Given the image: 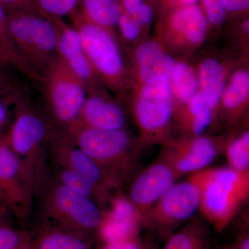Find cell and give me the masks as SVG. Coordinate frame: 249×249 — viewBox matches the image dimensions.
<instances>
[{
	"label": "cell",
	"instance_id": "30",
	"mask_svg": "<svg viewBox=\"0 0 249 249\" xmlns=\"http://www.w3.org/2000/svg\"><path fill=\"white\" fill-rule=\"evenodd\" d=\"M201 1L209 22L215 26L222 24L227 16L222 0H201Z\"/></svg>",
	"mask_w": 249,
	"mask_h": 249
},
{
	"label": "cell",
	"instance_id": "3",
	"mask_svg": "<svg viewBox=\"0 0 249 249\" xmlns=\"http://www.w3.org/2000/svg\"><path fill=\"white\" fill-rule=\"evenodd\" d=\"M66 134L107 175L118 190L133 174L141 152L125 128H91L76 124Z\"/></svg>",
	"mask_w": 249,
	"mask_h": 249
},
{
	"label": "cell",
	"instance_id": "5",
	"mask_svg": "<svg viewBox=\"0 0 249 249\" xmlns=\"http://www.w3.org/2000/svg\"><path fill=\"white\" fill-rule=\"evenodd\" d=\"M47 113L55 128L67 132L78 122L88 88L61 59H56L41 78Z\"/></svg>",
	"mask_w": 249,
	"mask_h": 249
},
{
	"label": "cell",
	"instance_id": "15",
	"mask_svg": "<svg viewBox=\"0 0 249 249\" xmlns=\"http://www.w3.org/2000/svg\"><path fill=\"white\" fill-rule=\"evenodd\" d=\"M98 88L88 90L86 100L76 124L96 129L125 128L127 117L124 109Z\"/></svg>",
	"mask_w": 249,
	"mask_h": 249
},
{
	"label": "cell",
	"instance_id": "25",
	"mask_svg": "<svg viewBox=\"0 0 249 249\" xmlns=\"http://www.w3.org/2000/svg\"><path fill=\"white\" fill-rule=\"evenodd\" d=\"M229 168L236 171L249 172V132L248 129L230 137L224 150Z\"/></svg>",
	"mask_w": 249,
	"mask_h": 249
},
{
	"label": "cell",
	"instance_id": "33",
	"mask_svg": "<svg viewBox=\"0 0 249 249\" xmlns=\"http://www.w3.org/2000/svg\"><path fill=\"white\" fill-rule=\"evenodd\" d=\"M6 67L7 65L0 62V93H8L20 89L16 80L8 71Z\"/></svg>",
	"mask_w": 249,
	"mask_h": 249
},
{
	"label": "cell",
	"instance_id": "23",
	"mask_svg": "<svg viewBox=\"0 0 249 249\" xmlns=\"http://www.w3.org/2000/svg\"><path fill=\"white\" fill-rule=\"evenodd\" d=\"M163 249H211L207 226L196 218L168 237Z\"/></svg>",
	"mask_w": 249,
	"mask_h": 249
},
{
	"label": "cell",
	"instance_id": "19",
	"mask_svg": "<svg viewBox=\"0 0 249 249\" xmlns=\"http://www.w3.org/2000/svg\"><path fill=\"white\" fill-rule=\"evenodd\" d=\"M91 233L49 227L33 236L29 249H91Z\"/></svg>",
	"mask_w": 249,
	"mask_h": 249
},
{
	"label": "cell",
	"instance_id": "24",
	"mask_svg": "<svg viewBox=\"0 0 249 249\" xmlns=\"http://www.w3.org/2000/svg\"><path fill=\"white\" fill-rule=\"evenodd\" d=\"M170 88L175 102L185 106L199 92L197 73L191 65L176 61L170 77Z\"/></svg>",
	"mask_w": 249,
	"mask_h": 249
},
{
	"label": "cell",
	"instance_id": "12",
	"mask_svg": "<svg viewBox=\"0 0 249 249\" xmlns=\"http://www.w3.org/2000/svg\"><path fill=\"white\" fill-rule=\"evenodd\" d=\"M51 166L64 167L76 172L101 191L111 196V191H119L102 170L85 154L70 136L53 127L49 142Z\"/></svg>",
	"mask_w": 249,
	"mask_h": 249
},
{
	"label": "cell",
	"instance_id": "8",
	"mask_svg": "<svg viewBox=\"0 0 249 249\" xmlns=\"http://www.w3.org/2000/svg\"><path fill=\"white\" fill-rule=\"evenodd\" d=\"M175 101L169 79L142 84L133 103V114L140 129V152L155 144L169 140L170 127L175 116Z\"/></svg>",
	"mask_w": 249,
	"mask_h": 249
},
{
	"label": "cell",
	"instance_id": "21",
	"mask_svg": "<svg viewBox=\"0 0 249 249\" xmlns=\"http://www.w3.org/2000/svg\"><path fill=\"white\" fill-rule=\"evenodd\" d=\"M51 173L52 178L64 186L96 202L103 211L107 209L112 195L110 196L101 191L79 174L56 165L51 166Z\"/></svg>",
	"mask_w": 249,
	"mask_h": 249
},
{
	"label": "cell",
	"instance_id": "29",
	"mask_svg": "<svg viewBox=\"0 0 249 249\" xmlns=\"http://www.w3.org/2000/svg\"><path fill=\"white\" fill-rule=\"evenodd\" d=\"M39 11L47 17L62 18L76 11L80 0H33Z\"/></svg>",
	"mask_w": 249,
	"mask_h": 249
},
{
	"label": "cell",
	"instance_id": "14",
	"mask_svg": "<svg viewBox=\"0 0 249 249\" xmlns=\"http://www.w3.org/2000/svg\"><path fill=\"white\" fill-rule=\"evenodd\" d=\"M52 18L58 27L59 58L85 83L88 90L98 88L99 79L85 53L79 33L62 18Z\"/></svg>",
	"mask_w": 249,
	"mask_h": 249
},
{
	"label": "cell",
	"instance_id": "26",
	"mask_svg": "<svg viewBox=\"0 0 249 249\" xmlns=\"http://www.w3.org/2000/svg\"><path fill=\"white\" fill-rule=\"evenodd\" d=\"M0 41L7 53H9L10 57L12 59L15 69L21 72L31 81L36 83V77L26 66L18 53L9 29L7 11L1 3H0Z\"/></svg>",
	"mask_w": 249,
	"mask_h": 249
},
{
	"label": "cell",
	"instance_id": "32",
	"mask_svg": "<svg viewBox=\"0 0 249 249\" xmlns=\"http://www.w3.org/2000/svg\"><path fill=\"white\" fill-rule=\"evenodd\" d=\"M0 3L8 11H27L41 14L33 0H0Z\"/></svg>",
	"mask_w": 249,
	"mask_h": 249
},
{
	"label": "cell",
	"instance_id": "11",
	"mask_svg": "<svg viewBox=\"0 0 249 249\" xmlns=\"http://www.w3.org/2000/svg\"><path fill=\"white\" fill-rule=\"evenodd\" d=\"M35 191L20 160L5 142L0 143V203L21 222L33 211Z\"/></svg>",
	"mask_w": 249,
	"mask_h": 249
},
{
	"label": "cell",
	"instance_id": "6",
	"mask_svg": "<svg viewBox=\"0 0 249 249\" xmlns=\"http://www.w3.org/2000/svg\"><path fill=\"white\" fill-rule=\"evenodd\" d=\"M42 217L53 227L91 232L97 230L103 211L96 202L71 191L52 176L40 193Z\"/></svg>",
	"mask_w": 249,
	"mask_h": 249
},
{
	"label": "cell",
	"instance_id": "10",
	"mask_svg": "<svg viewBox=\"0 0 249 249\" xmlns=\"http://www.w3.org/2000/svg\"><path fill=\"white\" fill-rule=\"evenodd\" d=\"M229 139L204 135L170 139L163 144L160 159L169 164L181 178L209 167L224 152Z\"/></svg>",
	"mask_w": 249,
	"mask_h": 249
},
{
	"label": "cell",
	"instance_id": "4",
	"mask_svg": "<svg viewBox=\"0 0 249 249\" xmlns=\"http://www.w3.org/2000/svg\"><path fill=\"white\" fill-rule=\"evenodd\" d=\"M10 31L19 57L37 83L58 58V30L52 18L37 13L8 11Z\"/></svg>",
	"mask_w": 249,
	"mask_h": 249
},
{
	"label": "cell",
	"instance_id": "18",
	"mask_svg": "<svg viewBox=\"0 0 249 249\" xmlns=\"http://www.w3.org/2000/svg\"><path fill=\"white\" fill-rule=\"evenodd\" d=\"M249 98V72L240 69L232 73L223 90L219 105L229 124L240 119L248 105Z\"/></svg>",
	"mask_w": 249,
	"mask_h": 249
},
{
	"label": "cell",
	"instance_id": "31",
	"mask_svg": "<svg viewBox=\"0 0 249 249\" xmlns=\"http://www.w3.org/2000/svg\"><path fill=\"white\" fill-rule=\"evenodd\" d=\"M121 34L124 40L134 41L138 38L142 26L134 18L123 12L118 22Z\"/></svg>",
	"mask_w": 249,
	"mask_h": 249
},
{
	"label": "cell",
	"instance_id": "40",
	"mask_svg": "<svg viewBox=\"0 0 249 249\" xmlns=\"http://www.w3.org/2000/svg\"><path fill=\"white\" fill-rule=\"evenodd\" d=\"M169 5L175 9L183 7V6H191L197 4L200 0H168Z\"/></svg>",
	"mask_w": 249,
	"mask_h": 249
},
{
	"label": "cell",
	"instance_id": "22",
	"mask_svg": "<svg viewBox=\"0 0 249 249\" xmlns=\"http://www.w3.org/2000/svg\"><path fill=\"white\" fill-rule=\"evenodd\" d=\"M81 11H77L80 17L98 27L112 31L117 27L122 14L117 0H80Z\"/></svg>",
	"mask_w": 249,
	"mask_h": 249
},
{
	"label": "cell",
	"instance_id": "38",
	"mask_svg": "<svg viewBox=\"0 0 249 249\" xmlns=\"http://www.w3.org/2000/svg\"><path fill=\"white\" fill-rule=\"evenodd\" d=\"M123 249H145V247L138 236L124 242Z\"/></svg>",
	"mask_w": 249,
	"mask_h": 249
},
{
	"label": "cell",
	"instance_id": "37",
	"mask_svg": "<svg viewBox=\"0 0 249 249\" xmlns=\"http://www.w3.org/2000/svg\"><path fill=\"white\" fill-rule=\"evenodd\" d=\"M220 249H249V236L248 232H245L239 237L233 243L223 247Z\"/></svg>",
	"mask_w": 249,
	"mask_h": 249
},
{
	"label": "cell",
	"instance_id": "36",
	"mask_svg": "<svg viewBox=\"0 0 249 249\" xmlns=\"http://www.w3.org/2000/svg\"><path fill=\"white\" fill-rule=\"evenodd\" d=\"M142 4V0H122L120 4L123 12L134 18Z\"/></svg>",
	"mask_w": 249,
	"mask_h": 249
},
{
	"label": "cell",
	"instance_id": "1",
	"mask_svg": "<svg viewBox=\"0 0 249 249\" xmlns=\"http://www.w3.org/2000/svg\"><path fill=\"white\" fill-rule=\"evenodd\" d=\"M53 125L45 113L24 96L18 103L4 142L16 154L37 199L50 179L49 142Z\"/></svg>",
	"mask_w": 249,
	"mask_h": 249
},
{
	"label": "cell",
	"instance_id": "13",
	"mask_svg": "<svg viewBox=\"0 0 249 249\" xmlns=\"http://www.w3.org/2000/svg\"><path fill=\"white\" fill-rule=\"evenodd\" d=\"M178 178L172 167L160 159L136 177L129 188L128 197L142 214V219Z\"/></svg>",
	"mask_w": 249,
	"mask_h": 249
},
{
	"label": "cell",
	"instance_id": "27",
	"mask_svg": "<svg viewBox=\"0 0 249 249\" xmlns=\"http://www.w3.org/2000/svg\"><path fill=\"white\" fill-rule=\"evenodd\" d=\"M25 95L21 89L0 93V143L9 131L18 103Z\"/></svg>",
	"mask_w": 249,
	"mask_h": 249
},
{
	"label": "cell",
	"instance_id": "9",
	"mask_svg": "<svg viewBox=\"0 0 249 249\" xmlns=\"http://www.w3.org/2000/svg\"><path fill=\"white\" fill-rule=\"evenodd\" d=\"M200 192L190 180L175 183L149 210L143 225L168 235L175 227L191 219L199 211Z\"/></svg>",
	"mask_w": 249,
	"mask_h": 249
},
{
	"label": "cell",
	"instance_id": "7",
	"mask_svg": "<svg viewBox=\"0 0 249 249\" xmlns=\"http://www.w3.org/2000/svg\"><path fill=\"white\" fill-rule=\"evenodd\" d=\"M82 45L98 79L113 91H122L127 85L124 55L112 31L87 22L76 11L71 15Z\"/></svg>",
	"mask_w": 249,
	"mask_h": 249
},
{
	"label": "cell",
	"instance_id": "16",
	"mask_svg": "<svg viewBox=\"0 0 249 249\" xmlns=\"http://www.w3.org/2000/svg\"><path fill=\"white\" fill-rule=\"evenodd\" d=\"M135 59L139 78L142 83L169 79L176 60L165 53L163 47L155 41H147L138 46Z\"/></svg>",
	"mask_w": 249,
	"mask_h": 249
},
{
	"label": "cell",
	"instance_id": "34",
	"mask_svg": "<svg viewBox=\"0 0 249 249\" xmlns=\"http://www.w3.org/2000/svg\"><path fill=\"white\" fill-rule=\"evenodd\" d=\"M152 18H153V11L152 8L148 4L143 2L134 19L141 26H146L151 23Z\"/></svg>",
	"mask_w": 249,
	"mask_h": 249
},
{
	"label": "cell",
	"instance_id": "42",
	"mask_svg": "<svg viewBox=\"0 0 249 249\" xmlns=\"http://www.w3.org/2000/svg\"><path fill=\"white\" fill-rule=\"evenodd\" d=\"M242 30L246 34H249V19H246L245 22L242 24Z\"/></svg>",
	"mask_w": 249,
	"mask_h": 249
},
{
	"label": "cell",
	"instance_id": "35",
	"mask_svg": "<svg viewBox=\"0 0 249 249\" xmlns=\"http://www.w3.org/2000/svg\"><path fill=\"white\" fill-rule=\"evenodd\" d=\"M226 11L242 12L249 9V0H222Z\"/></svg>",
	"mask_w": 249,
	"mask_h": 249
},
{
	"label": "cell",
	"instance_id": "17",
	"mask_svg": "<svg viewBox=\"0 0 249 249\" xmlns=\"http://www.w3.org/2000/svg\"><path fill=\"white\" fill-rule=\"evenodd\" d=\"M209 23L204 9L198 4L177 8L169 18L170 31L178 39L192 46L204 42Z\"/></svg>",
	"mask_w": 249,
	"mask_h": 249
},
{
	"label": "cell",
	"instance_id": "28",
	"mask_svg": "<svg viewBox=\"0 0 249 249\" xmlns=\"http://www.w3.org/2000/svg\"><path fill=\"white\" fill-rule=\"evenodd\" d=\"M32 239L29 231L0 224V249H29Z\"/></svg>",
	"mask_w": 249,
	"mask_h": 249
},
{
	"label": "cell",
	"instance_id": "41",
	"mask_svg": "<svg viewBox=\"0 0 249 249\" xmlns=\"http://www.w3.org/2000/svg\"><path fill=\"white\" fill-rule=\"evenodd\" d=\"M9 211L6 206L0 203V224H9L7 221V214Z\"/></svg>",
	"mask_w": 249,
	"mask_h": 249
},
{
	"label": "cell",
	"instance_id": "2",
	"mask_svg": "<svg viewBox=\"0 0 249 249\" xmlns=\"http://www.w3.org/2000/svg\"><path fill=\"white\" fill-rule=\"evenodd\" d=\"M187 179L199 188V211L217 232L229 226L249 199V172L208 167L191 174Z\"/></svg>",
	"mask_w": 249,
	"mask_h": 249
},
{
	"label": "cell",
	"instance_id": "20",
	"mask_svg": "<svg viewBox=\"0 0 249 249\" xmlns=\"http://www.w3.org/2000/svg\"><path fill=\"white\" fill-rule=\"evenodd\" d=\"M199 92L210 107L217 110L226 85L227 71L224 65L216 59H205L198 67Z\"/></svg>",
	"mask_w": 249,
	"mask_h": 249
},
{
	"label": "cell",
	"instance_id": "39",
	"mask_svg": "<svg viewBox=\"0 0 249 249\" xmlns=\"http://www.w3.org/2000/svg\"><path fill=\"white\" fill-rule=\"evenodd\" d=\"M0 62L7 65V66H11L15 68L14 62L6 52L4 46L1 44V41H0Z\"/></svg>",
	"mask_w": 249,
	"mask_h": 249
}]
</instances>
